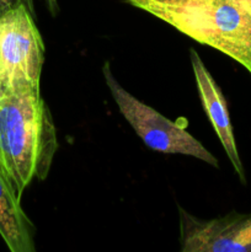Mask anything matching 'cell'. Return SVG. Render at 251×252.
I'll use <instances>...</instances> for the list:
<instances>
[{"instance_id":"ba28073f","label":"cell","mask_w":251,"mask_h":252,"mask_svg":"<svg viewBox=\"0 0 251 252\" xmlns=\"http://www.w3.org/2000/svg\"><path fill=\"white\" fill-rule=\"evenodd\" d=\"M47 4V7H48V10L51 11V14L53 15H57V12H58V2H57V0H44Z\"/></svg>"},{"instance_id":"3957f363","label":"cell","mask_w":251,"mask_h":252,"mask_svg":"<svg viewBox=\"0 0 251 252\" xmlns=\"http://www.w3.org/2000/svg\"><path fill=\"white\" fill-rule=\"evenodd\" d=\"M102 75L121 115L148 148L164 154L192 157L218 167L217 158L179 123L169 120L126 90L113 75L110 63L102 66Z\"/></svg>"},{"instance_id":"7a4b0ae2","label":"cell","mask_w":251,"mask_h":252,"mask_svg":"<svg viewBox=\"0 0 251 252\" xmlns=\"http://www.w3.org/2000/svg\"><path fill=\"white\" fill-rule=\"evenodd\" d=\"M243 65L251 75V14L238 0H125Z\"/></svg>"},{"instance_id":"52a82bcc","label":"cell","mask_w":251,"mask_h":252,"mask_svg":"<svg viewBox=\"0 0 251 252\" xmlns=\"http://www.w3.org/2000/svg\"><path fill=\"white\" fill-rule=\"evenodd\" d=\"M0 236L11 252H34V226L0 169Z\"/></svg>"},{"instance_id":"5b68a950","label":"cell","mask_w":251,"mask_h":252,"mask_svg":"<svg viewBox=\"0 0 251 252\" xmlns=\"http://www.w3.org/2000/svg\"><path fill=\"white\" fill-rule=\"evenodd\" d=\"M182 252H251V214L199 219L179 207Z\"/></svg>"},{"instance_id":"9c48e42d","label":"cell","mask_w":251,"mask_h":252,"mask_svg":"<svg viewBox=\"0 0 251 252\" xmlns=\"http://www.w3.org/2000/svg\"><path fill=\"white\" fill-rule=\"evenodd\" d=\"M238 1L251 14V0H238Z\"/></svg>"},{"instance_id":"277c9868","label":"cell","mask_w":251,"mask_h":252,"mask_svg":"<svg viewBox=\"0 0 251 252\" xmlns=\"http://www.w3.org/2000/svg\"><path fill=\"white\" fill-rule=\"evenodd\" d=\"M33 15L22 2L0 7V89L39 88L46 49Z\"/></svg>"},{"instance_id":"6da1fadb","label":"cell","mask_w":251,"mask_h":252,"mask_svg":"<svg viewBox=\"0 0 251 252\" xmlns=\"http://www.w3.org/2000/svg\"><path fill=\"white\" fill-rule=\"evenodd\" d=\"M57 150V128L39 88L0 89V169L19 198L33 180L47 179Z\"/></svg>"},{"instance_id":"8992f818","label":"cell","mask_w":251,"mask_h":252,"mask_svg":"<svg viewBox=\"0 0 251 252\" xmlns=\"http://www.w3.org/2000/svg\"><path fill=\"white\" fill-rule=\"evenodd\" d=\"M189 59H191L192 70H193L194 79H196L197 90H198L203 110L206 111L212 123V127H213L216 134L218 135L221 147L225 150L226 157L230 160L236 175L241 180V182L245 184V171H244L243 162L239 157L225 97L212 74L204 65L201 57L193 48L189 49Z\"/></svg>"}]
</instances>
